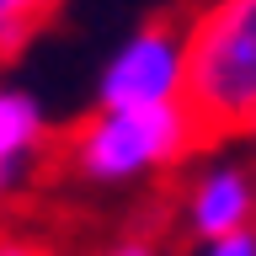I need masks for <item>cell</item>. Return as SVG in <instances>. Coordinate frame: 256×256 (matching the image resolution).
Returning <instances> with one entry per match:
<instances>
[{
  "mask_svg": "<svg viewBox=\"0 0 256 256\" xmlns=\"http://www.w3.org/2000/svg\"><path fill=\"white\" fill-rule=\"evenodd\" d=\"M192 256H256V230H235V235L203 240V246H192Z\"/></svg>",
  "mask_w": 256,
  "mask_h": 256,
  "instance_id": "9c48e42d",
  "label": "cell"
},
{
  "mask_svg": "<svg viewBox=\"0 0 256 256\" xmlns=\"http://www.w3.org/2000/svg\"><path fill=\"white\" fill-rule=\"evenodd\" d=\"M0 256H59L54 240L32 235V230H0Z\"/></svg>",
  "mask_w": 256,
  "mask_h": 256,
  "instance_id": "ba28073f",
  "label": "cell"
},
{
  "mask_svg": "<svg viewBox=\"0 0 256 256\" xmlns=\"http://www.w3.org/2000/svg\"><path fill=\"white\" fill-rule=\"evenodd\" d=\"M251 166H256V160H251Z\"/></svg>",
  "mask_w": 256,
  "mask_h": 256,
  "instance_id": "8fae6325",
  "label": "cell"
},
{
  "mask_svg": "<svg viewBox=\"0 0 256 256\" xmlns=\"http://www.w3.org/2000/svg\"><path fill=\"white\" fill-rule=\"evenodd\" d=\"M54 150V123H48V107L27 86L16 80H0V171L32 176L43 166V155Z\"/></svg>",
  "mask_w": 256,
  "mask_h": 256,
  "instance_id": "5b68a950",
  "label": "cell"
},
{
  "mask_svg": "<svg viewBox=\"0 0 256 256\" xmlns=\"http://www.w3.org/2000/svg\"><path fill=\"white\" fill-rule=\"evenodd\" d=\"M86 256H166V246H160L150 230H128V235H112L107 246H96V251Z\"/></svg>",
  "mask_w": 256,
  "mask_h": 256,
  "instance_id": "52a82bcc",
  "label": "cell"
},
{
  "mask_svg": "<svg viewBox=\"0 0 256 256\" xmlns=\"http://www.w3.org/2000/svg\"><path fill=\"white\" fill-rule=\"evenodd\" d=\"M187 91V38L176 16H150L96 70V107H171Z\"/></svg>",
  "mask_w": 256,
  "mask_h": 256,
  "instance_id": "3957f363",
  "label": "cell"
},
{
  "mask_svg": "<svg viewBox=\"0 0 256 256\" xmlns=\"http://www.w3.org/2000/svg\"><path fill=\"white\" fill-rule=\"evenodd\" d=\"M176 176L182 182H176L171 214H176V230L192 246L235 235V230H256V166H251V155L198 150Z\"/></svg>",
  "mask_w": 256,
  "mask_h": 256,
  "instance_id": "277c9868",
  "label": "cell"
},
{
  "mask_svg": "<svg viewBox=\"0 0 256 256\" xmlns=\"http://www.w3.org/2000/svg\"><path fill=\"white\" fill-rule=\"evenodd\" d=\"M54 6H59V0H0V59H11L16 48L38 32V22H43Z\"/></svg>",
  "mask_w": 256,
  "mask_h": 256,
  "instance_id": "8992f818",
  "label": "cell"
},
{
  "mask_svg": "<svg viewBox=\"0 0 256 256\" xmlns=\"http://www.w3.org/2000/svg\"><path fill=\"white\" fill-rule=\"evenodd\" d=\"M246 134H251V139H256V118H251V128H246Z\"/></svg>",
  "mask_w": 256,
  "mask_h": 256,
  "instance_id": "30bf717a",
  "label": "cell"
},
{
  "mask_svg": "<svg viewBox=\"0 0 256 256\" xmlns=\"http://www.w3.org/2000/svg\"><path fill=\"white\" fill-rule=\"evenodd\" d=\"M187 38V112L203 139H235L256 118V0H198Z\"/></svg>",
  "mask_w": 256,
  "mask_h": 256,
  "instance_id": "7a4b0ae2",
  "label": "cell"
},
{
  "mask_svg": "<svg viewBox=\"0 0 256 256\" xmlns=\"http://www.w3.org/2000/svg\"><path fill=\"white\" fill-rule=\"evenodd\" d=\"M203 144L208 139L187 102L91 107L59 139V176L80 192H139L160 176H176Z\"/></svg>",
  "mask_w": 256,
  "mask_h": 256,
  "instance_id": "6da1fadb",
  "label": "cell"
}]
</instances>
